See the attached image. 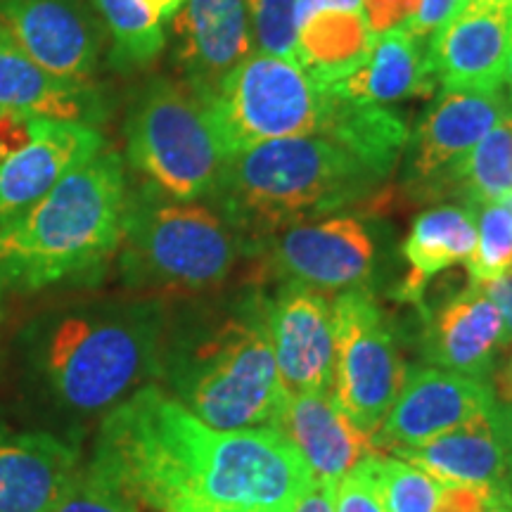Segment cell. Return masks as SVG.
I'll use <instances>...</instances> for the list:
<instances>
[{
	"label": "cell",
	"instance_id": "d4e9b609",
	"mask_svg": "<svg viewBox=\"0 0 512 512\" xmlns=\"http://www.w3.org/2000/svg\"><path fill=\"white\" fill-rule=\"evenodd\" d=\"M373 43L363 10H323L299 27L294 60L318 88H330L366 62Z\"/></svg>",
	"mask_w": 512,
	"mask_h": 512
},
{
	"label": "cell",
	"instance_id": "b9f144b4",
	"mask_svg": "<svg viewBox=\"0 0 512 512\" xmlns=\"http://www.w3.org/2000/svg\"><path fill=\"white\" fill-rule=\"evenodd\" d=\"M501 396L505 403H512V356L508 361V366H505L503 375H501Z\"/></svg>",
	"mask_w": 512,
	"mask_h": 512
},
{
	"label": "cell",
	"instance_id": "ac0fdd59",
	"mask_svg": "<svg viewBox=\"0 0 512 512\" xmlns=\"http://www.w3.org/2000/svg\"><path fill=\"white\" fill-rule=\"evenodd\" d=\"M503 347L505 320L479 285L470 283L425 316V358L451 373L489 380Z\"/></svg>",
	"mask_w": 512,
	"mask_h": 512
},
{
	"label": "cell",
	"instance_id": "ffe728a7",
	"mask_svg": "<svg viewBox=\"0 0 512 512\" xmlns=\"http://www.w3.org/2000/svg\"><path fill=\"white\" fill-rule=\"evenodd\" d=\"M3 112L88 126L107 117L102 95L91 81L57 79L31 60L0 24V114Z\"/></svg>",
	"mask_w": 512,
	"mask_h": 512
},
{
	"label": "cell",
	"instance_id": "e575fe53",
	"mask_svg": "<svg viewBox=\"0 0 512 512\" xmlns=\"http://www.w3.org/2000/svg\"><path fill=\"white\" fill-rule=\"evenodd\" d=\"M41 124L43 117H31V114H0V164L22 150V147H27L38 136Z\"/></svg>",
	"mask_w": 512,
	"mask_h": 512
},
{
	"label": "cell",
	"instance_id": "60d3db41",
	"mask_svg": "<svg viewBox=\"0 0 512 512\" xmlns=\"http://www.w3.org/2000/svg\"><path fill=\"white\" fill-rule=\"evenodd\" d=\"M143 3L152 12H155L162 22H171V19L178 15V10H181L188 0H143Z\"/></svg>",
	"mask_w": 512,
	"mask_h": 512
},
{
	"label": "cell",
	"instance_id": "2e32d148",
	"mask_svg": "<svg viewBox=\"0 0 512 512\" xmlns=\"http://www.w3.org/2000/svg\"><path fill=\"white\" fill-rule=\"evenodd\" d=\"M171 27L185 83L204 102L254 50L245 0H188Z\"/></svg>",
	"mask_w": 512,
	"mask_h": 512
},
{
	"label": "cell",
	"instance_id": "7bdbcfd3",
	"mask_svg": "<svg viewBox=\"0 0 512 512\" xmlns=\"http://www.w3.org/2000/svg\"><path fill=\"white\" fill-rule=\"evenodd\" d=\"M505 86H508V100L512 105V19H510V48H508V67H505Z\"/></svg>",
	"mask_w": 512,
	"mask_h": 512
},
{
	"label": "cell",
	"instance_id": "5bb4252c",
	"mask_svg": "<svg viewBox=\"0 0 512 512\" xmlns=\"http://www.w3.org/2000/svg\"><path fill=\"white\" fill-rule=\"evenodd\" d=\"M496 406L489 380L444 368H411L373 444L380 453L420 446Z\"/></svg>",
	"mask_w": 512,
	"mask_h": 512
},
{
	"label": "cell",
	"instance_id": "ee69618b",
	"mask_svg": "<svg viewBox=\"0 0 512 512\" xmlns=\"http://www.w3.org/2000/svg\"><path fill=\"white\" fill-rule=\"evenodd\" d=\"M219 512H290V510H273V508H259V510H219Z\"/></svg>",
	"mask_w": 512,
	"mask_h": 512
},
{
	"label": "cell",
	"instance_id": "4316f807",
	"mask_svg": "<svg viewBox=\"0 0 512 512\" xmlns=\"http://www.w3.org/2000/svg\"><path fill=\"white\" fill-rule=\"evenodd\" d=\"M112 38V64L119 69L147 67L166 46L164 22L143 0H95Z\"/></svg>",
	"mask_w": 512,
	"mask_h": 512
},
{
	"label": "cell",
	"instance_id": "7c38bea8",
	"mask_svg": "<svg viewBox=\"0 0 512 512\" xmlns=\"http://www.w3.org/2000/svg\"><path fill=\"white\" fill-rule=\"evenodd\" d=\"M510 19V0H465L427 38V60L437 86L444 91H503Z\"/></svg>",
	"mask_w": 512,
	"mask_h": 512
},
{
	"label": "cell",
	"instance_id": "f6af8a7d",
	"mask_svg": "<svg viewBox=\"0 0 512 512\" xmlns=\"http://www.w3.org/2000/svg\"><path fill=\"white\" fill-rule=\"evenodd\" d=\"M501 204H503V207H505V209H508V211H510V214H512V192H510V195H508V197H503V200H501Z\"/></svg>",
	"mask_w": 512,
	"mask_h": 512
},
{
	"label": "cell",
	"instance_id": "d6a6232c",
	"mask_svg": "<svg viewBox=\"0 0 512 512\" xmlns=\"http://www.w3.org/2000/svg\"><path fill=\"white\" fill-rule=\"evenodd\" d=\"M53 512H138L128 505L124 498L100 484L86 467L76 475L67 494L60 498Z\"/></svg>",
	"mask_w": 512,
	"mask_h": 512
},
{
	"label": "cell",
	"instance_id": "44dd1931",
	"mask_svg": "<svg viewBox=\"0 0 512 512\" xmlns=\"http://www.w3.org/2000/svg\"><path fill=\"white\" fill-rule=\"evenodd\" d=\"M278 430L302 453L313 479L328 484H337L361 460L380 453L330 394H287Z\"/></svg>",
	"mask_w": 512,
	"mask_h": 512
},
{
	"label": "cell",
	"instance_id": "74e56055",
	"mask_svg": "<svg viewBox=\"0 0 512 512\" xmlns=\"http://www.w3.org/2000/svg\"><path fill=\"white\" fill-rule=\"evenodd\" d=\"M489 294L491 302L498 306L501 316L505 320V344L512 342V271L505 273L503 278L491 280V283L479 285Z\"/></svg>",
	"mask_w": 512,
	"mask_h": 512
},
{
	"label": "cell",
	"instance_id": "8992f818",
	"mask_svg": "<svg viewBox=\"0 0 512 512\" xmlns=\"http://www.w3.org/2000/svg\"><path fill=\"white\" fill-rule=\"evenodd\" d=\"M245 240L221 211L171 200L143 185L128 192L119 273L126 287L157 294H197L228 280Z\"/></svg>",
	"mask_w": 512,
	"mask_h": 512
},
{
	"label": "cell",
	"instance_id": "484cf974",
	"mask_svg": "<svg viewBox=\"0 0 512 512\" xmlns=\"http://www.w3.org/2000/svg\"><path fill=\"white\" fill-rule=\"evenodd\" d=\"M512 192V112L498 121L453 176L451 192L467 202V207L501 202Z\"/></svg>",
	"mask_w": 512,
	"mask_h": 512
},
{
	"label": "cell",
	"instance_id": "6da1fadb",
	"mask_svg": "<svg viewBox=\"0 0 512 512\" xmlns=\"http://www.w3.org/2000/svg\"><path fill=\"white\" fill-rule=\"evenodd\" d=\"M86 470L138 512L292 510L313 479L280 430H214L157 384L105 413Z\"/></svg>",
	"mask_w": 512,
	"mask_h": 512
},
{
	"label": "cell",
	"instance_id": "f35d334b",
	"mask_svg": "<svg viewBox=\"0 0 512 512\" xmlns=\"http://www.w3.org/2000/svg\"><path fill=\"white\" fill-rule=\"evenodd\" d=\"M323 10H363L361 0H297L299 27Z\"/></svg>",
	"mask_w": 512,
	"mask_h": 512
},
{
	"label": "cell",
	"instance_id": "52a82bcc",
	"mask_svg": "<svg viewBox=\"0 0 512 512\" xmlns=\"http://www.w3.org/2000/svg\"><path fill=\"white\" fill-rule=\"evenodd\" d=\"M126 155L145 185L197 202L219 183L223 152L204 100L185 81L155 79L128 107Z\"/></svg>",
	"mask_w": 512,
	"mask_h": 512
},
{
	"label": "cell",
	"instance_id": "8fae6325",
	"mask_svg": "<svg viewBox=\"0 0 512 512\" xmlns=\"http://www.w3.org/2000/svg\"><path fill=\"white\" fill-rule=\"evenodd\" d=\"M512 105L503 91H444L408 133L406 185L418 200H441L472 147L508 117Z\"/></svg>",
	"mask_w": 512,
	"mask_h": 512
},
{
	"label": "cell",
	"instance_id": "9c48e42d",
	"mask_svg": "<svg viewBox=\"0 0 512 512\" xmlns=\"http://www.w3.org/2000/svg\"><path fill=\"white\" fill-rule=\"evenodd\" d=\"M335 382L332 399L358 432L373 439L406 382L392 328L366 287L342 292L332 302Z\"/></svg>",
	"mask_w": 512,
	"mask_h": 512
},
{
	"label": "cell",
	"instance_id": "4dcf8cb0",
	"mask_svg": "<svg viewBox=\"0 0 512 512\" xmlns=\"http://www.w3.org/2000/svg\"><path fill=\"white\" fill-rule=\"evenodd\" d=\"M437 512H512L510 482L441 484Z\"/></svg>",
	"mask_w": 512,
	"mask_h": 512
},
{
	"label": "cell",
	"instance_id": "7402d4cb",
	"mask_svg": "<svg viewBox=\"0 0 512 512\" xmlns=\"http://www.w3.org/2000/svg\"><path fill=\"white\" fill-rule=\"evenodd\" d=\"M392 456L415 465L441 484L508 482L498 406L425 444L399 448Z\"/></svg>",
	"mask_w": 512,
	"mask_h": 512
},
{
	"label": "cell",
	"instance_id": "cb8c5ba5",
	"mask_svg": "<svg viewBox=\"0 0 512 512\" xmlns=\"http://www.w3.org/2000/svg\"><path fill=\"white\" fill-rule=\"evenodd\" d=\"M477 242L475 207L439 204L415 216L411 233L403 242L408 275L396 287L399 302L420 306L425 287L446 268L465 264Z\"/></svg>",
	"mask_w": 512,
	"mask_h": 512
},
{
	"label": "cell",
	"instance_id": "83f0119b",
	"mask_svg": "<svg viewBox=\"0 0 512 512\" xmlns=\"http://www.w3.org/2000/svg\"><path fill=\"white\" fill-rule=\"evenodd\" d=\"M477 242L465 261L472 285H486L512 271V214L501 202L475 207Z\"/></svg>",
	"mask_w": 512,
	"mask_h": 512
},
{
	"label": "cell",
	"instance_id": "bcb514c9",
	"mask_svg": "<svg viewBox=\"0 0 512 512\" xmlns=\"http://www.w3.org/2000/svg\"><path fill=\"white\" fill-rule=\"evenodd\" d=\"M0 292H3V290H0ZM0 316H3V311H0Z\"/></svg>",
	"mask_w": 512,
	"mask_h": 512
},
{
	"label": "cell",
	"instance_id": "5b68a950",
	"mask_svg": "<svg viewBox=\"0 0 512 512\" xmlns=\"http://www.w3.org/2000/svg\"><path fill=\"white\" fill-rule=\"evenodd\" d=\"M159 377L166 392L214 430L275 427L287 389L266 328V299L252 297L238 311L166 335Z\"/></svg>",
	"mask_w": 512,
	"mask_h": 512
},
{
	"label": "cell",
	"instance_id": "4fadbf2b",
	"mask_svg": "<svg viewBox=\"0 0 512 512\" xmlns=\"http://www.w3.org/2000/svg\"><path fill=\"white\" fill-rule=\"evenodd\" d=\"M266 328L287 394H328L335 382V325L325 294L283 283L266 299Z\"/></svg>",
	"mask_w": 512,
	"mask_h": 512
},
{
	"label": "cell",
	"instance_id": "836d02e7",
	"mask_svg": "<svg viewBox=\"0 0 512 512\" xmlns=\"http://www.w3.org/2000/svg\"><path fill=\"white\" fill-rule=\"evenodd\" d=\"M420 3L422 0H361L363 15L368 19L373 36L406 27L418 12Z\"/></svg>",
	"mask_w": 512,
	"mask_h": 512
},
{
	"label": "cell",
	"instance_id": "603a6c76",
	"mask_svg": "<svg viewBox=\"0 0 512 512\" xmlns=\"http://www.w3.org/2000/svg\"><path fill=\"white\" fill-rule=\"evenodd\" d=\"M330 91L373 105L427 98L437 91V79L427 60V41L413 36L406 27L375 36L366 62L347 79L330 86Z\"/></svg>",
	"mask_w": 512,
	"mask_h": 512
},
{
	"label": "cell",
	"instance_id": "ba28073f",
	"mask_svg": "<svg viewBox=\"0 0 512 512\" xmlns=\"http://www.w3.org/2000/svg\"><path fill=\"white\" fill-rule=\"evenodd\" d=\"M223 157L280 138L323 133L335 93L318 88L294 60L252 53L204 102Z\"/></svg>",
	"mask_w": 512,
	"mask_h": 512
},
{
	"label": "cell",
	"instance_id": "7a4b0ae2",
	"mask_svg": "<svg viewBox=\"0 0 512 512\" xmlns=\"http://www.w3.org/2000/svg\"><path fill=\"white\" fill-rule=\"evenodd\" d=\"M169 318L157 299L72 306L31 320L19 337L41 403L69 418L112 411L159 377Z\"/></svg>",
	"mask_w": 512,
	"mask_h": 512
},
{
	"label": "cell",
	"instance_id": "e0dca14e",
	"mask_svg": "<svg viewBox=\"0 0 512 512\" xmlns=\"http://www.w3.org/2000/svg\"><path fill=\"white\" fill-rule=\"evenodd\" d=\"M105 150L98 126L43 119L27 147L0 164V228L34 207L76 166Z\"/></svg>",
	"mask_w": 512,
	"mask_h": 512
},
{
	"label": "cell",
	"instance_id": "3957f363",
	"mask_svg": "<svg viewBox=\"0 0 512 512\" xmlns=\"http://www.w3.org/2000/svg\"><path fill=\"white\" fill-rule=\"evenodd\" d=\"M389 176L351 145L316 133L226 157L211 195L245 245H259L280 230L366 200Z\"/></svg>",
	"mask_w": 512,
	"mask_h": 512
},
{
	"label": "cell",
	"instance_id": "277c9868",
	"mask_svg": "<svg viewBox=\"0 0 512 512\" xmlns=\"http://www.w3.org/2000/svg\"><path fill=\"white\" fill-rule=\"evenodd\" d=\"M126 204L124 162L105 147L0 228V290L38 292L98 271L117 254Z\"/></svg>",
	"mask_w": 512,
	"mask_h": 512
},
{
	"label": "cell",
	"instance_id": "1f68e13d",
	"mask_svg": "<svg viewBox=\"0 0 512 512\" xmlns=\"http://www.w3.org/2000/svg\"><path fill=\"white\" fill-rule=\"evenodd\" d=\"M375 456L361 460L335 484V512H387L375 479Z\"/></svg>",
	"mask_w": 512,
	"mask_h": 512
},
{
	"label": "cell",
	"instance_id": "ab89813d",
	"mask_svg": "<svg viewBox=\"0 0 512 512\" xmlns=\"http://www.w3.org/2000/svg\"><path fill=\"white\" fill-rule=\"evenodd\" d=\"M498 425H501L505 458H508V482L512 486V403L498 406Z\"/></svg>",
	"mask_w": 512,
	"mask_h": 512
},
{
	"label": "cell",
	"instance_id": "8d00e7d4",
	"mask_svg": "<svg viewBox=\"0 0 512 512\" xmlns=\"http://www.w3.org/2000/svg\"><path fill=\"white\" fill-rule=\"evenodd\" d=\"M290 512H335V484L311 479Z\"/></svg>",
	"mask_w": 512,
	"mask_h": 512
},
{
	"label": "cell",
	"instance_id": "d6986e66",
	"mask_svg": "<svg viewBox=\"0 0 512 512\" xmlns=\"http://www.w3.org/2000/svg\"><path fill=\"white\" fill-rule=\"evenodd\" d=\"M81 467L69 441L0 425V512H53Z\"/></svg>",
	"mask_w": 512,
	"mask_h": 512
},
{
	"label": "cell",
	"instance_id": "d590c367",
	"mask_svg": "<svg viewBox=\"0 0 512 512\" xmlns=\"http://www.w3.org/2000/svg\"><path fill=\"white\" fill-rule=\"evenodd\" d=\"M460 5H463V0H422L415 17L406 24V29L411 31L413 36L427 41V38H430L434 31L460 8Z\"/></svg>",
	"mask_w": 512,
	"mask_h": 512
},
{
	"label": "cell",
	"instance_id": "f1b7e54d",
	"mask_svg": "<svg viewBox=\"0 0 512 512\" xmlns=\"http://www.w3.org/2000/svg\"><path fill=\"white\" fill-rule=\"evenodd\" d=\"M375 479L387 512H437L441 482L396 456L373 458Z\"/></svg>",
	"mask_w": 512,
	"mask_h": 512
},
{
	"label": "cell",
	"instance_id": "f546056e",
	"mask_svg": "<svg viewBox=\"0 0 512 512\" xmlns=\"http://www.w3.org/2000/svg\"><path fill=\"white\" fill-rule=\"evenodd\" d=\"M245 5L256 53L294 60L299 38L297 0H245Z\"/></svg>",
	"mask_w": 512,
	"mask_h": 512
},
{
	"label": "cell",
	"instance_id": "30bf717a",
	"mask_svg": "<svg viewBox=\"0 0 512 512\" xmlns=\"http://www.w3.org/2000/svg\"><path fill=\"white\" fill-rule=\"evenodd\" d=\"M256 247L266 275L320 294L366 287L375 271L373 235L366 221L349 214L297 223Z\"/></svg>",
	"mask_w": 512,
	"mask_h": 512
},
{
	"label": "cell",
	"instance_id": "7dc6e473",
	"mask_svg": "<svg viewBox=\"0 0 512 512\" xmlns=\"http://www.w3.org/2000/svg\"><path fill=\"white\" fill-rule=\"evenodd\" d=\"M510 3H512V0H510Z\"/></svg>",
	"mask_w": 512,
	"mask_h": 512
},
{
	"label": "cell",
	"instance_id": "9a60e30c",
	"mask_svg": "<svg viewBox=\"0 0 512 512\" xmlns=\"http://www.w3.org/2000/svg\"><path fill=\"white\" fill-rule=\"evenodd\" d=\"M0 24L57 79L91 81L102 29L79 0H0Z\"/></svg>",
	"mask_w": 512,
	"mask_h": 512
}]
</instances>
